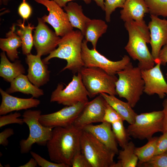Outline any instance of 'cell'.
Returning a JSON list of instances; mask_svg holds the SVG:
<instances>
[{"instance_id": "7a4b0ae2", "label": "cell", "mask_w": 167, "mask_h": 167, "mask_svg": "<svg viewBox=\"0 0 167 167\" xmlns=\"http://www.w3.org/2000/svg\"><path fill=\"white\" fill-rule=\"evenodd\" d=\"M124 26L129 35L125 49L129 56L133 60L139 61L138 66L141 70L153 67L155 63L147 45L150 42V32L145 21H126Z\"/></svg>"}, {"instance_id": "1f68e13d", "label": "cell", "mask_w": 167, "mask_h": 167, "mask_svg": "<svg viewBox=\"0 0 167 167\" xmlns=\"http://www.w3.org/2000/svg\"><path fill=\"white\" fill-rule=\"evenodd\" d=\"M126 0H105V19L107 22L110 21L112 13L118 8L123 7Z\"/></svg>"}, {"instance_id": "ee69618b", "label": "cell", "mask_w": 167, "mask_h": 167, "mask_svg": "<svg viewBox=\"0 0 167 167\" xmlns=\"http://www.w3.org/2000/svg\"><path fill=\"white\" fill-rule=\"evenodd\" d=\"M38 165L36 161L33 157L25 164L19 166V167H36Z\"/></svg>"}, {"instance_id": "5b68a950", "label": "cell", "mask_w": 167, "mask_h": 167, "mask_svg": "<svg viewBox=\"0 0 167 167\" xmlns=\"http://www.w3.org/2000/svg\"><path fill=\"white\" fill-rule=\"evenodd\" d=\"M79 72L89 97L101 93L117 95L115 83L118 78L115 75H109L102 69L95 67L84 66Z\"/></svg>"}, {"instance_id": "44dd1931", "label": "cell", "mask_w": 167, "mask_h": 167, "mask_svg": "<svg viewBox=\"0 0 167 167\" xmlns=\"http://www.w3.org/2000/svg\"><path fill=\"white\" fill-rule=\"evenodd\" d=\"M10 87L6 92L9 94L19 92L30 94L34 98H38L44 95L43 90L32 84L27 75L21 74L11 83Z\"/></svg>"}, {"instance_id": "52a82bcc", "label": "cell", "mask_w": 167, "mask_h": 167, "mask_svg": "<svg viewBox=\"0 0 167 167\" xmlns=\"http://www.w3.org/2000/svg\"><path fill=\"white\" fill-rule=\"evenodd\" d=\"M41 114V111L39 110H28L23 113V120L28 126L29 133L27 139H22L20 142L21 153H27L30 152L35 143L46 145L50 139L53 128L45 126L40 123L39 119Z\"/></svg>"}, {"instance_id": "f546056e", "label": "cell", "mask_w": 167, "mask_h": 167, "mask_svg": "<svg viewBox=\"0 0 167 167\" xmlns=\"http://www.w3.org/2000/svg\"><path fill=\"white\" fill-rule=\"evenodd\" d=\"M123 121L119 120L111 124L112 130L116 139L122 149L128 144L130 139L129 136L124 126Z\"/></svg>"}, {"instance_id": "cb8c5ba5", "label": "cell", "mask_w": 167, "mask_h": 167, "mask_svg": "<svg viewBox=\"0 0 167 167\" xmlns=\"http://www.w3.org/2000/svg\"><path fill=\"white\" fill-rule=\"evenodd\" d=\"M64 9L72 27L78 29L84 36L86 25L90 19L84 15L82 6L72 1L68 2Z\"/></svg>"}, {"instance_id": "bcb514c9", "label": "cell", "mask_w": 167, "mask_h": 167, "mask_svg": "<svg viewBox=\"0 0 167 167\" xmlns=\"http://www.w3.org/2000/svg\"><path fill=\"white\" fill-rule=\"evenodd\" d=\"M9 0H0V4H3L4 5H7Z\"/></svg>"}, {"instance_id": "f6af8a7d", "label": "cell", "mask_w": 167, "mask_h": 167, "mask_svg": "<svg viewBox=\"0 0 167 167\" xmlns=\"http://www.w3.org/2000/svg\"><path fill=\"white\" fill-rule=\"evenodd\" d=\"M94 1L96 3L97 5L99 6L102 10H105V0H91Z\"/></svg>"}, {"instance_id": "9a60e30c", "label": "cell", "mask_w": 167, "mask_h": 167, "mask_svg": "<svg viewBox=\"0 0 167 167\" xmlns=\"http://www.w3.org/2000/svg\"><path fill=\"white\" fill-rule=\"evenodd\" d=\"M150 18L151 20L148 25L150 34L149 43L152 48V55L156 64L162 47L167 44V19L152 15Z\"/></svg>"}, {"instance_id": "d4e9b609", "label": "cell", "mask_w": 167, "mask_h": 167, "mask_svg": "<svg viewBox=\"0 0 167 167\" xmlns=\"http://www.w3.org/2000/svg\"><path fill=\"white\" fill-rule=\"evenodd\" d=\"M106 102L129 124L133 123L137 114L127 102L123 101L115 96L105 93L100 94Z\"/></svg>"}, {"instance_id": "277c9868", "label": "cell", "mask_w": 167, "mask_h": 167, "mask_svg": "<svg viewBox=\"0 0 167 167\" xmlns=\"http://www.w3.org/2000/svg\"><path fill=\"white\" fill-rule=\"evenodd\" d=\"M118 78L115 83V89L120 98H125L133 108L139 101L144 89V82L141 69L134 67L131 62L117 73Z\"/></svg>"}, {"instance_id": "5bb4252c", "label": "cell", "mask_w": 167, "mask_h": 167, "mask_svg": "<svg viewBox=\"0 0 167 167\" xmlns=\"http://www.w3.org/2000/svg\"><path fill=\"white\" fill-rule=\"evenodd\" d=\"M107 103L99 94L87 103L73 124L83 129L84 126L93 123L103 122Z\"/></svg>"}, {"instance_id": "f35d334b", "label": "cell", "mask_w": 167, "mask_h": 167, "mask_svg": "<svg viewBox=\"0 0 167 167\" xmlns=\"http://www.w3.org/2000/svg\"><path fill=\"white\" fill-rule=\"evenodd\" d=\"M167 151V132H163L158 137L156 145L155 155L162 154Z\"/></svg>"}, {"instance_id": "ab89813d", "label": "cell", "mask_w": 167, "mask_h": 167, "mask_svg": "<svg viewBox=\"0 0 167 167\" xmlns=\"http://www.w3.org/2000/svg\"><path fill=\"white\" fill-rule=\"evenodd\" d=\"M14 134V130L11 128L5 129L0 133V144L7 146L9 143L7 139Z\"/></svg>"}, {"instance_id": "2e32d148", "label": "cell", "mask_w": 167, "mask_h": 167, "mask_svg": "<svg viewBox=\"0 0 167 167\" xmlns=\"http://www.w3.org/2000/svg\"><path fill=\"white\" fill-rule=\"evenodd\" d=\"M161 63L158 62L152 68L141 70L144 81L143 92L149 95L157 94L161 99L167 95V83L161 71Z\"/></svg>"}, {"instance_id": "8fae6325", "label": "cell", "mask_w": 167, "mask_h": 167, "mask_svg": "<svg viewBox=\"0 0 167 167\" xmlns=\"http://www.w3.org/2000/svg\"><path fill=\"white\" fill-rule=\"evenodd\" d=\"M88 102H80L53 113L41 114L39 121L43 126L53 128L69 126L73 124Z\"/></svg>"}, {"instance_id": "ac0fdd59", "label": "cell", "mask_w": 167, "mask_h": 167, "mask_svg": "<svg viewBox=\"0 0 167 167\" xmlns=\"http://www.w3.org/2000/svg\"><path fill=\"white\" fill-rule=\"evenodd\" d=\"M2 101L0 105V115H5L13 111L27 109L37 107L40 101L34 97L29 98H19L11 95L2 88H0Z\"/></svg>"}, {"instance_id": "7bdbcfd3", "label": "cell", "mask_w": 167, "mask_h": 167, "mask_svg": "<svg viewBox=\"0 0 167 167\" xmlns=\"http://www.w3.org/2000/svg\"><path fill=\"white\" fill-rule=\"evenodd\" d=\"M55 2H56L59 6L61 7H65L67 4L69 2H72L74 0H53ZM84 2L86 4H90L91 0H81Z\"/></svg>"}, {"instance_id": "d590c367", "label": "cell", "mask_w": 167, "mask_h": 167, "mask_svg": "<svg viewBox=\"0 0 167 167\" xmlns=\"http://www.w3.org/2000/svg\"><path fill=\"white\" fill-rule=\"evenodd\" d=\"M30 152L32 157L37 161L38 165L41 167H69L64 164L49 161L34 152Z\"/></svg>"}, {"instance_id": "ffe728a7", "label": "cell", "mask_w": 167, "mask_h": 167, "mask_svg": "<svg viewBox=\"0 0 167 167\" xmlns=\"http://www.w3.org/2000/svg\"><path fill=\"white\" fill-rule=\"evenodd\" d=\"M148 13L145 0H126L120 11V18L125 22L132 20L142 22L145 14Z\"/></svg>"}, {"instance_id": "d6a6232c", "label": "cell", "mask_w": 167, "mask_h": 167, "mask_svg": "<svg viewBox=\"0 0 167 167\" xmlns=\"http://www.w3.org/2000/svg\"><path fill=\"white\" fill-rule=\"evenodd\" d=\"M139 166L143 167H167V151L154 156L148 161Z\"/></svg>"}, {"instance_id": "484cf974", "label": "cell", "mask_w": 167, "mask_h": 167, "mask_svg": "<svg viewBox=\"0 0 167 167\" xmlns=\"http://www.w3.org/2000/svg\"><path fill=\"white\" fill-rule=\"evenodd\" d=\"M108 25L105 22L100 19H90L87 23L84 36L85 40L90 42L93 49H96L99 38L105 33Z\"/></svg>"}, {"instance_id": "6da1fadb", "label": "cell", "mask_w": 167, "mask_h": 167, "mask_svg": "<svg viewBox=\"0 0 167 167\" xmlns=\"http://www.w3.org/2000/svg\"><path fill=\"white\" fill-rule=\"evenodd\" d=\"M83 129L74 124L53 128L52 136L46 146L50 160L71 166L75 155L81 151Z\"/></svg>"}, {"instance_id": "e575fe53", "label": "cell", "mask_w": 167, "mask_h": 167, "mask_svg": "<svg viewBox=\"0 0 167 167\" xmlns=\"http://www.w3.org/2000/svg\"><path fill=\"white\" fill-rule=\"evenodd\" d=\"M121 120L124 121L122 117L107 103L103 118V122L112 124Z\"/></svg>"}, {"instance_id": "7dc6e473", "label": "cell", "mask_w": 167, "mask_h": 167, "mask_svg": "<svg viewBox=\"0 0 167 167\" xmlns=\"http://www.w3.org/2000/svg\"><path fill=\"white\" fill-rule=\"evenodd\" d=\"M0 167H3L2 164L1 165V163H0Z\"/></svg>"}, {"instance_id": "e0dca14e", "label": "cell", "mask_w": 167, "mask_h": 167, "mask_svg": "<svg viewBox=\"0 0 167 167\" xmlns=\"http://www.w3.org/2000/svg\"><path fill=\"white\" fill-rule=\"evenodd\" d=\"M26 56L25 61L28 66L27 76L30 81L39 88L46 84L49 80L50 72L47 64L37 54L31 53Z\"/></svg>"}, {"instance_id": "c3c4849f", "label": "cell", "mask_w": 167, "mask_h": 167, "mask_svg": "<svg viewBox=\"0 0 167 167\" xmlns=\"http://www.w3.org/2000/svg\"><path fill=\"white\" fill-rule=\"evenodd\" d=\"M166 76H167V74H166Z\"/></svg>"}, {"instance_id": "836d02e7", "label": "cell", "mask_w": 167, "mask_h": 167, "mask_svg": "<svg viewBox=\"0 0 167 167\" xmlns=\"http://www.w3.org/2000/svg\"><path fill=\"white\" fill-rule=\"evenodd\" d=\"M21 115L18 112L11 113L7 115H2L0 117V127L6 125L11 124H18L20 125L23 124L24 122L23 119L19 118Z\"/></svg>"}, {"instance_id": "60d3db41", "label": "cell", "mask_w": 167, "mask_h": 167, "mask_svg": "<svg viewBox=\"0 0 167 167\" xmlns=\"http://www.w3.org/2000/svg\"><path fill=\"white\" fill-rule=\"evenodd\" d=\"M158 62L163 65L167 63V44L163 46L160 52L157 63Z\"/></svg>"}, {"instance_id": "8992f818", "label": "cell", "mask_w": 167, "mask_h": 167, "mask_svg": "<svg viewBox=\"0 0 167 167\" xmlns=\"http://www.w3.org/2000/svg\"><path fill=\"white\" fill-rule=\"evenodd\" d=\"M80 148L92 167H113L116 154L91 133L83 130Z\"/></svg>"}, {"instance_id": "7c38bea8", "label": "cell", "mask_w": 167, "mask_h": 167, "mask_svg": "<svg viewBox=\"0 0 167 167\" xmlns=\"http://www.w3.org/2000/svg\"><path fill=\"white\" fill-rule=\"evenodd\" d=\"M46 7L49 12L42 19L54 28L57 36L62 37L73 30L67 15L62 7L53 0H34Z\"/></svg>"}, {"instance_id": "603a6c76", "label": "cell", "mask_w": 167, "mask_h": 167, "mask_svg": "<svg viewBox=\"0 0 167 167\" xmlns=\"http://www.w3.org/2000/svg\"><path fill=\"white\" fill-rule=\"evenodd\" d=\"M0 76L6 81L11 83L19 75L25 73L24 67L20 60L11 62L5 52L0 54Z\"/></svg>"}, {"instance_id": "9c48e42d", "label": "cell", "mask_w": 167, "mask_h": 167, "mask_svg": "<svg viewBox=\"0 0 167 167\" xmlns=\"http://www.w3.org/2000/svg\"><path fill=\"white\" fill-rule=\"evenodd\" d=\"M88 92L82 82L80 73L74 75L72 80L66 88L62 83L58 84L51 94L50 102H56L65 106H71L78 103L88 102Z\"/></svg>"}, {"instance_id": "7402d4cb", "label": "cell", "mask_w": 167, "mask_h": 167, "mask_svg": "<svg viewBox=\"0 0 167 167\" xmlns=\"http://www.w3.org/2000/svg\"><path fill=\"white\" fill-rule=\"evenodd\" d=\"M22 42L15 32V25L14 24L6 34L5 38H0V48L6 52L10 60L14 62L19 58L18 49L21 46Z\"/></svg>"}, {"instance_id": "30bf717a", "label": "cell", "mask_w": 167, "mask_h": 167, "mask_svg": "<svg viewBox=\"0 0 167 167\" xmlns=\"http://www.w3.org/2000/svg\"><path fill=\"white\" fill-rule=\"evenodd\" d=\"M87 43L84 39L82 44V58L85 67L99 68L109 75H115L131 62L130 58L126 55H125L122 59L118 61L110 60L96 49H89Z\"/></svg>"}, {"instance_id": "d6986e66", "label": "cell", "mask_w": 167, "mask_h": 167, "mask_svg": "<svg viewBox=\"0 0 167 167\" xmlns=\"http://www.w3.org/2000/svg\"><path fill=\"white\" fill-rule=\"evenodd\" d=\"M82 129L92 134L116 154H118L119 151L111 123L103 122L98 125H87Z\"/></svg>"}, {"instance_id": "f1b7e54d", "label": "cell", "mask_w": 167, "mask_h": 167, "mask_svg": "<svg viewBox=\"0 0 167 167\" xmlns=\"http://www.w3.org/2000/svg\"><path fill=\"white\" fill-rule=\"evenodd\" d=\"M158 138V137H152L148 139V142L144 145L135 148V152L138 158L139 166L148 161L155 155Z\"/></svg>"}, {"instance_id": "4316f807", "label": "cell", "mask_w": 167, "mask_h": 167, "mask_svg": "<svg viewBox=\"0 0 167 167\" xmlns=\"http://www.w3.org/2000/svg\"><path fill=\"white\" fill-rule=\"evenodd\" d=\"M17 25L19 27L16 32L21 41L22 53L27 55L31 54L34 45L32 31L35 27L31 23H28L25 26L24 22H22L19 20L18 21Z\"/></svg>"}, {"instance_id": "3957f363", "label": "cell", "mask_w": 167, "mask_h": 167, "mask_svg": "<svg viewBox=\"0 0 167 167\" xmlns=\"http://www.w3.org/2000/svg\"><path fill=\"white\" fill-rule=\"evenodd\" d=\"M84 36L79 30H73L61 38L58 47L42 60L46 64L54 58L63 59L67 64L61 71L66 70L75 74L84 67L81 55L82 44Z\"/></svg>"}, {"instance_id": "74e56055", "label": "cell", "mask_w": 167, "mask_h": 167, "mask_svg": "<svg viewBox=\"0 0 167 167\" xmlns=\"http://www.w3.org/2000/svg\"><path fill=\"white\" fill-rule=\"evenodd\" d=\"M72 167H92L89 162L81 151L77 153L73 158L71 164Z\"/></svg>"}, {"instance_id": "83f0119b", "label": "cell", "mask_w": 167, "mask_h": 167, "mask_svg": "<svg viewBox=\"0 0 167 167\" xmlns=\"http://www.w3.org/2000/svg\"><path fill=\"white\" fill-rule=\"evenodd\" d=\"M135 144L129 142L122 150L119 151L117 162L113 167H135L138 164V158L135 152Z\"/></svg>"}, {"instance_id": "4fadbf2b", "label": "cell", "mask_w": 167, "mask_h": 167, "mask_svg": "<svg viewBox=\"0 0 167 167\" xmlns=\"http://www.w3.org/2000/svg\"><path fill=\"white\" fill-rule=\"evenodd\" d=\"M38 24L33 35L34 45L37 54L41 56L49 54L55 50L61 38L45 24L42 18H38Z\"/></svg>"}, {"instance_id": "b9f144b4", "label": "cell", "mask_w": 167, "mask_h": 167, "mask_svg": "<svg viewBox=\"0 0 167 167\" xmlns=\"http://www.w3.org/2000/svg\"><path fill=\"white\" fill-rule=\"evenodd\" d=\"M163 109L162 110L164 114L163 123V132H167V99H165L162 103Z\"/></svg>"}, {"instance_id": "8d00e7d4", "label": "cell", "mask_w": 167, "mask_h": 167, "mask_svg": "<svg viewBox=\"0 0 167 167\" xmlns=\"http://www.w3.org/2000/svg\"><path fill=\"white\" fill-rule=\"evenodd\" d=\"M19 15L23 19L24 22L28 19L32 13V8L26 1L22 0V2L19 5L18 9Z\"/></svg>"}, {"instance_id": "ba28073f", "label": "cell", "mask_w": 167, "mask_h": 167, "mask_svg": "<svg viewBox=\"0 0 167 167\" xmlns=\"http://www.w3.org/2000/svg\"><path fill=\"white\" fill-rule=\"evenodd\" d=\"M164 117L162 110L137 114L126 129L127 133L135 139H148L156 133H162Z\"/></svg>"}, {"instance_id": "4dcf8cb0", "label": "cell", "mask_w": 167, "mask_h": 167, "mask_svg": "<svg viewBox=\"0 0 167 167\" xmlns=\"http://www.w3.org/2000/svg\"><path fill=\"white\" fill-rule=\"evenodd\" d=\"M150 15L167 17V0H145Z\"/></svg>"}]
</instances>
